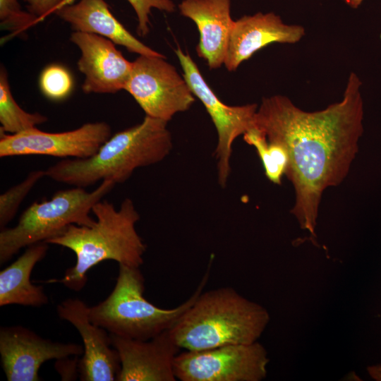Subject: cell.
I'll use <instances>...</instances> for the list:
<instances>
[{"label":"cell","mask_w":381,"mask_h":381,"mask_svg":"<svg viewBox=\"0 0 381 381\" xmlns=\"http://www.w3.org/2000/svg\"><path fill=\"white\" fill-rule=\"evenodd\" d=\"M110 334L121 370L116 381H175L174 361L181 349L169 329L152 339L137 340Z\"/></svg>","instance_id":"obj_13"},{"label":"cell","mask_w":381,"mask_h":381,"mask_svg":"<svg viewBox=\"0 0 381 381\" xmlns=\"http://www.w3.org/2000/svg\"><path fill=\"white\" fill-rule=\"evenodd\" d=\"M70 40L81 53L78 68L85 76L82 85L85 93H116L124 90L133 62L123 56L112 41L78 31L71 34Z\"/></svg>","instance_id":"obj_14"},{"label":"cell","mask_w":381,"mask_h":381,"mask_svg":"<svg viewBox=\"0 0 381 381\" xmlns=\"http://www.w3.org/2000/svg\"><path fill=\"white\" fill-rule=\"evenodd\" d=\"M92 212L96 217L92 225L71 224L46 241L75 253V264L66 270L59 282L76 291L86 284L87 272L99 262L114 260L119 265L140 267L146 250L135 229L140 214L131 199L125 198L119 209L102 199L94 205Z\"/></svg>","instance_id":"obj_2"},{"label":"cell","mask_w":381,"mask_h":381,"mask_svg":"<svg viewBox=\"0 0 381 381\" xmlns=\"http://www.w3.org/2000/svg\"><path fill=\"white\" fill-rule=\"evenodd\" d=\"M243 135L244 141L255 147L267 178L274 184L281 185L289 165V156L286 149L277 143L269 142L254 128Z\"/></svg>","instance_id":"obj_20"},{"label":"cell","mask_w":381,"mask_h":381,"mask_svg":"<svg viewBox=\"0 0 381 381\" xmlns=\"http://www.w3.org/2000/svg\"><path fill=\"white\" fill-rule=\"evenodd\" d=\"M83 351L78 344L44 339L22 326L0 329L1 361L8 381H38L39 370L44 363L78 356Z\"/></svg>","instance_id":"obj_11"},{"label":"cell","mask_w":381,"mask_h":381,"mask_svg":"<svg viewBox=\"0 0 381 381\" xmlns=\"http://www.w3.org/2000/svg\"><path fill=\"white\" fill-rule=\"evenodd\" d=\"M47 117L40 113H29L23 110L13 98L8 73L1 66L0 70V131L8 134H17L45 123Z\"/></svg>","instance_id":"obj_19"},{"label":"cell","mask_w":381,"mask_h":381,"mask_svg":"<svg viewBox=\"0 0 381 381\" xmlns=\"http://www.w3.org/2000/svg\"><path fill=\"white\" fill-rule=\"evenodd\" d=\"M305 35L298 25H289L270 12L244 16L234 20L224 65L234 71L256 52L272 43L294 44Z\"/></svg>","instance_id":"obj_15"},{"label":"cell","mask_w":381,"mask_h":381,"mask_svg":"<svg viewBox=\"0 0 381 381\" xmlns=\"http://www.w3.org/2000/svg\"><path fill=\"white\" fill-rule=\"evenodd\" d=\"M175 53L183 69V76L194 96L202 103L215 126L217 144L214 155L217 179L219 184L224 188L231 174L232 145L239 135L253 127L258 106L256 104L238 106L224 104L205 81L190 54L183 52L179 45Z\"/></svg>","instance_id":"obj_9"},{"label":"cell","mask_w":381,"mask_h":381,"mask_svg":"<svg viewBox=\"0 0 381 381\" xmlns=\"http://www.w3.org/2000/svg\"><path fill=\"white\" fill-rule=\"evenodd\" d=\"M361 85L351 73L341 100L322 110L303 111L288 97L274 95L262 99L255 115L253 128L287 151L285 175L296 196L291 213L313 235L323 192L343 181L358 152L363 132Z\"/></svg>","instance_id":"obj_1"},{"label":"cell","mask_w":381,"mask_h":381,"mask_svg":"<svg viewBox=\"0 0 381 381\" xmlns=\"http://www.w3.org/2000/svg\"><path fill=\"white\" fill-rule=\"evenodd\" d=\"M88 308L82 300L74 298L63 301L56 308L59 317L73 325L82 337L80 380H116L121 370L119 353L111 345L109 333L90 320Z\"/></svg>","instance_id":"obj_12"},{"label":"cell","mask_w":381,"mask_h":381,"mask_svg":"<svg viewBox=\"0 0 381 381\" xmlns=\"http://www.w3.org/2000/svg\"><path fill=\"white\" fill-rule=\"evenodd\" d=\"M37 23V18L23 11L17 0H0L1 28L10 31L11 35L20 36Z\"/></svg>","instance_id":"obj_23"},{"label":"cell","mask_w":381,"mask_h":381,"mask_svg":"<svg viewBox=\"0 0 381 381\" xmlns=\"http://www.w3.org/2000/svg\"><path fill=\"white\" fill-rule=\"evenodd\" d=\"M54 13L68 23L75 31L104 37L139 55L163 56L130 33L113 16L104 0H80Z\"/></svg>","instance_id":"obj_17"},{"label":"cell","mask_w":381,"mask_h":381,"mask_svg":"<svg viewBox=\"0 0 381 381\" xmlns=\"http://www.w3.org/2000/svg\"><path fill=\"white\" fill-rule=\"evenodd\" d=\"M28 2L29 12L35 15L38 23L47 16L54 13L57 6L63 0H25Z\"/></svg>","instance_id":"obj_25"},{"label":"cell","mask_w":381,"mask_h":381,"mask_svg":"<svg viewBox=\"0 0 381 381\" xmlns=\"http://www.w3.org/2000/svg\"><path fill=\"white\" fill-rule=\"evenodd\" d=\"M368 371L375 379L381 380V366L370 367Z\"/></svg>","instance_id":"obj_26"},{"label":"cell","mask_w":381,"mask_h":381,"mask_svg":"<svg viewBox=\"0 0 381 381\" xmlns=\"http://www.w3.org/2000/svg\"><path fill=\"white\" fill-rule=\"evenodd\" d=\"M46 176L45 171L30 172L20 183L12 186L0 195V226L3 229L16 215L20 205L35 185Z\"/></svg>","instance_id":"obj_21"},{"label":"cell","mask_w":381,"mask_h":381,"mask_svg":"<svg viewBox=\"0 0 381 381\" xmlns=\"http://www.w3.org/2000/svg\"><path fill=\"white\" fill-rule=\"evenodd\" d=\"M179 9L198 28V56L211 69L221 67L225 61L234 23L231 16V0H183Z\"/></svg>","instance_id":"obj_16"},{"label":"cell","mask_w":381,"mask_h":381,"mask_svg":"<svg viewBox=\"0 0 381 381\" xmlns=\"http://www.w3.org/2000/svg\"><path fill=\"white\" fill-rule=\"evenodd\" d=\"M167 123L145 115L140 123L111 135L91 157L64 159L47 168L46 176L84 188L104 180L123 183L135 169L169 155L173 143Z\"/></svg>","instance_id":"obj_3"},{"label":"cell","mask_w":381,"mask_h":381,"mask_svg":"<svg viewBox=\"0 0 381 381\" xmlns=\"http://www.w3.org/2000/svg\"><path fill=\"white\" fill-rule=\"evenodd\" d=\"M75 0H63L55 11L65 6L73 4ZM134 9L138 19L137 32L145 36L150 32V15L152 9L172 13L176 5L172 0H127ZM55 12V11H54Z\"/></svg>","instance_id":"obj_24"},{"label":"cell","mask_w":381,"mask_h":381,"mask_svg":"<svg viewBox=\"0 0 381 381\" xmlns=\"http://www.w3.org/2000/svg\"><path fill=\"white\" fill-rule=\"evenodd\" d=\"M111 136L106 122L86 123L64 132L49 133L37 127L17 133L0 131V157L46 155L85 159L93 155Z\"/></svg>","instance_id":"obj_10"},{"label":"cell","mask_w":381,"mask_h":381,"mask_svg":"<svg viewBox=\"0 0 381 381\" xmlns=\"http://www.w3.org/2000/svg\"><path fill=\"white\" fill-rule=\"evenodd\" d=\"M268 362L265 349L255 341L184 350L176 356L174 371L181 381H260L266 377Z\"/></svg>","instance_id":"obj_8"},{"label":"cell","mask_w":381,"mask_h":381,"mask_svg":"<svg viewBox=\"0 0 381 381\" xmlns=\"http://www.w3.org/2000/svg\"><path fill=\"white\" fill-rule=\"evenodd\" d=\"M102 181L92 191L74 187L56 191L50 200L35 202L20 215L17 224L0 232V263L10 260L21 248L46 242L62 234L70 225L91 226L90 213L94 205L115 186Z\"/></svg>","instance_id":"obj_6"},{"label":"cell","mask_w":381,"mask_h":381,"mask_svg":"<svg viewBox=\"0 0 381 381\" xmlns=\"http://www.w3.org/2000/svg\"><path fill=\"white\" fill-rule=\"evenodd\" d=\"M270 321L260 305L231 287L202 291L169 329L184 350L201 351L256 341Z\"/></svg>","instance_id":"obj_4"},{"label":"cell","mask_w":381,"mask_h":381,"mask_svg":"<svg viewBox=\"0 0 381 381\" xmlns=\"http://www.w3.org/2000/svg\"><path fill=\"white\" fill-rule=\"evenodd\" d=\"M48 243L40 242L27 247L25 251L0 272V306L21 305L40 307L49 301L42 286L30 281L35 265L46 255Z\"/></svg>","instance_id":"obj_18"},{"label":"cell","mask_w":381,"mask_h":381,"mask_svg":"<svg viewBox=\"0 0 381 381\" xmlns=\"http://www.w3.org/2000/svg\"><path fill=\"white\" fill-rule=\"evenodd\" d=\"M209 271L187 301L164 309L144 297L145 279L140 267L120 265L114 289L106 299L88 308L89 318L109 334L137 340L152 339L170 329L194 303L207 282Z\"/></svg>","instance_id":"obj_5"},{"label":"cell","mask_w":381,"mask_h":381,"mask_svg":"<svg viewBox=\"0 0 381 381\" xmlns=\"http://www.w3.org/2000/svg\"><path fill=\"white\" fill-rule=\"evenodd\" d=\"M349 6L353 8H358L363 0H344Z\"/></svg>","instance_id":"obj_27"},{"label":"cell","mask_w":381,"mask_h":381,"mask_svg":"<svg viewBox=\"0 0 381 381\" xmlns=\"http://www.w3.org/2000/svg\"><path fill=\"white\" fill-rule=\"evenodd\" d=\"M40 86L42 93L47 98L61 100L66 98L72 90V76L63 66L52 64L42 72Z\"/></svg>","instance_id":"obj_22"},{"label":"cell","mask_w":381,"mask_h":381,"mask_svg":"<svg viewBox=\"0 0 381 381\" xmlns=\"http://www.w3.org/2000/svg\"><path fill=\"white\" fill-rule=\"evenodd\" d=\"M145 115L170 121L188 110L195 96L185 78L163 56L139 55L124 88Z\"/></svg>","instance_id":"obj_7"}]
</instances>
